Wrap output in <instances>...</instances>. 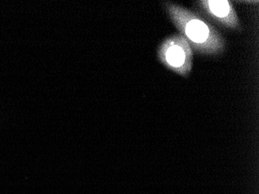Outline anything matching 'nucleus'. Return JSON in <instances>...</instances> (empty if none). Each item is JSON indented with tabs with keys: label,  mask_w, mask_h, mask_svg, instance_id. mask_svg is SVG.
Returning a JSON list of instances; mask_svg holds the SVG:
<instances>
[{
	"label": "nucleus",
	"mask_w": 259,
	"mask_h": 194,
	"mask_svg": "<svg viewBox=\"0 0 259 194\" xmlns=\"http://www.w3.org/2000/svg\"><path fill=\"white\" fill-rule=\"evenodd\" d=\"M163 5L170 20L193 51L206 56H218L225 52V38L210 23L174 3L164 2Z\"/></svg>",
	"instance_id": "1"
},
{
	"label": "nucleus",
	"mask_w": 259,
	"mask_h": 194,
	"mask_svg": "<svg viewBox=\"0 0 259 194\" xmlns=\"http://www.w3.org/2000/svg\"><path fill=\"white\" fill-rule=\"evenodd\" d=\"M161 65L175 73L187 78L193 65V51L183 35L173 34L164 39L158 48Z\"/></svg>",
	"instance_id": "2"
},
{
	"label": "nucleus",
	"mask_w": 259,
	"mask_h": 194,
	"mask_svg": "<svg viewBox=\"0 0 259 194\" xmlns=\"http://www.w3.org/2000/svg\"><path fill=\"white\" fill-rule=\"evenodd\" d=\"M197 4L202 11L223 27L230 30H241V24L238 14L230 1L200 0Z\"/></svg>",
	"instance_id": "3"
}]
</instances>
